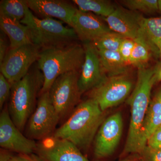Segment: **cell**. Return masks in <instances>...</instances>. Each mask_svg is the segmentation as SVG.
<instances>
[{
	"mask_svg": "<svg viewBox=\"0 0 161 161\" xmlns=\"http://www.w3.org/2000/svg\"><path fill=\"white\" fill-rule=\"evenodd\" d=\"M158 10L161 12V0H158Z\"/></svg>",
	"mask_w": 161,
	"mask_h": 161,
	"instance_id": "d590c367",
	"label": "cell"
},
{
	"mask_svg": "<svg viewBox=\"0 0 161 161\" xmlns=\"http://www.w3.org/2000/svg\"><path fill=\"white\" fill-rule=\"evenodd\" d=\"M151 53L146 45L135 41V46L130 57V65L136 67L138 69L146 68V64L150 60Z\"/></svg>",
	"mask_w": 161,
	"mask_h": 161,
	"instance_id": "cb8c5ba5",
	"label": "cell"
},
{
	"mask_svg": "<svg viewBox=\"0 0 161 161\" xmlns=\"http://www.w3.org/2000/svg\"><path fill=\"white\" fill-rule=\"evenodd\" d=\"M144 18L138 12L118 6L109 16L102 19L112 31L135 40Z\"/></svg>",
	"mask_w": 161,
	"mask_h": 161,
	"instance_id": "9a60e30c",
	"label": "cell"
},
{
	"mask_svg": "<svg viewBox=\"0 0 161 161\" xmlns=\"http://www.w3.org/2000/svg\"><path fill=\"white\" fill-rule=\"evenodd\" d=\"M31 158L32 161H46L41 157L38 156L35 154H32Z\"/></svg>",
	"mask_w": 161,
	"mask_h": 161,
	"instance_id": "836d02e7",
	"label": "cell"
},
{
	"mask_svg": "<svg viewBox=\"0 0 161 161\" xmlns=\"http://www.w3.org/2000/svg\"><path fill=\"white\" fill-rule=\"evenodd\" d=\"M135 41L143 43L152 53L158 55V46L161 43V17H144Z\"/></svg>",
	"mask_w": 161,
	"mask_h": 161,
	"instance_id": "e0dca14e",
	"label": "cell"
},
{
	"mask_svg": "<svg viewBox=\"0 0 161 161\" xmlns=\"http://www.w3.org/2000/svg\"><path fill=\"white\" fill-rule=\"evenodd\" d=\"M12 85L3 74H0V108L3 109L6 101L10 97Z\"/></svg>",
	"mask_w": 161,
	"mask_h": 161,
	"instance_id": "484cf974",
	"label": "cell"
},
{
	"mask_svg": "<svg viewBox=\"0 0 161 161\" xmlns=\"http://www.w3.org/2000/svg\"><path fill=\"white\" fill-rule=\"evenodd\" d=\"M75 109L53 136L69 141L79 149L86 150L106 119L105 112H103L98 103L91 98L79 103Z\"/></svg>",
	"mask_w": 161,
	"mask_h": 161,
	"instance_id": "6da1fadb",
	"label": "cell"
},
{
	"mask_svg": "<svg viewBox=\"0 0 161 161\" xmlns=\"http://www.w3.org/2000/svg\"><path fill=\"white\" fill-rule=\"evenodd\" d=\"M120 2L132 11L152 14L158 10V0H124Z\"/></svg>",
	"mask_w": 161,
	"mask_h": 161,
	"instance_id": "d4e9b609",
	"label": "cell"
},
{
	"mask_svg": "<svg viewBox=\"0 0 161 161\" xmlns=\"http://www.w3.org/2000/svg\"><path fill=\"white\" fill-rule=\"evenodd\" d=\"M84 48L85 57L78 81L81 94L98 86L108 77L103 67L98 50L93 43H84Z\"/></svg>",
	"mask_w": 161,
	"mask_h": 161,
	"instance_id": "7c38bea8",
	"label": "cell"
},
{
	"mask_svg": "<svg viewBox=\"0 0 161 161\" xmlns=\"http://www.w3.org/2000/svg\"><path fill=\"white\" fill-rule=\"evenodd\" d=\"M12 157L9 153L1 151L0 161H9Z\"/></svg>",
	"mask_w": 161,
	"mask_h": 161,
	"instance_id": "1f68e13d",
	"label": "cell"
},
{
	"mask_svg": "<svg viewBox=\"0 0 161 161\" xmlns=\"http://www.w3.org/2000/svg\"><path fill=\"white\" fill-rule=\"evenodd\" d=\"M30 10L44 18H56L71 26L77 9L69 3L59 0H26Z\"/></svg>",
	"mask_w": 161,
	"mask_h": 161,
	"instance_id": "2e32d148",
	"label": "cell"
},
{
	"mask_svg": "<svg viewBox=\"0 0 161 161\" xmlns=\"http://www.w3.org/2000/svg\"><path fill=\"white\" fill-rule=\"evenodd\" d=\"M85 57L84 47L74 43L41 50L37 61L38 66L44 77L41 93L48 92L60 75L81 70Z\"/></svg>",
	"mask_w": 161,
	"mask_h": 161,
	"instance_id": "3957f363",
	"label": "cell"
},
{
	"mask_svg": "<svg viewBox=\"0 0 161 161\" xmlns=\"http://www.w3.org/2000/svg\"><path fill=\"white\" fill-rule=\"evenodd\" d=\"M147 146L156 149H161V126L153 133L147 141Z\"/></svg>",
	"mask_w": 161,
	"mask_h": 161,
	"instance_id": "f1b7e54d",
	"label": "cell"
},
{
	"mask_svg": "<svg viewBox=\"0 0 161 161\" xmlns=\"http://www.w3.org/2000/svg\"><path fill=\"white\" fill-rule=\"evenodd\" d=\"M6 36L5 33L1 30L0 36V65L3 63L4 58L7 53L8 43L6 40Z\"/></svg>",
	"mask_w": 161,
	"mask_h": 161,
	"instance_id": "f546056e",
	"label": "cell"
},
{
	"mask_svg": "<svg viewBox=\"0 0 161 161\" xmlns=\"http://www.w3.org/2000/svg\"><path fill=\"white\" fill-rule=\"evenodd\" d=\"M41 157L47 161H89L72 142L53 136L37 144Z\"/></svg>",
	"mask_w": 161,
	"mask_h": 161,
	"instance_id": "4fadbf2b",
	"label": "cell"
},
{
	"mask_svg": "<svg viewBox=\"0 0 161 161\" xmlns=\"http://www.w3.org/2000/svg\"><path fill=\"white\" fill-rule=\"evenodd\" d=\"M123 129V121L120 112L106 118L94 139V154L97 158H104L114 153L120 140Z\"/></svg>",
	"mask_w": 161,
	"mask_h": 161,
	"instance_id": "30bf717a",
	"label": "cell"
},
{
	"mask_svg": "<svg viewBox=\"0 0 161 161\" xmlns=\"http://www.w3.org/2000/svg\"><path fill=\"white\" fill-rule=\"evenodd\" d=\"M153 78L154 84L161 81V61H159L153 68Z\"/></svg>",
	"mask_w": 161,
	"mask_h": 161,
	"instance_id": "4dcf8cb0",
	"label": "cell"
},
{
	"mask_svg": "<svg viewBox=\"0 0 161 161\" xmlns=\"http://www.w3.org/2000/svg\"><path fill=\"white\" fill-rule=\"evenodd\" d=\"M71 27L78 38L84 43H93L103 35L112 31L107 24L91 12L77 9L72 20Z\"/></svg>",
	"mask_w": 161,
	"mask_h": 161,
	"instance_id": "5bb4252c",
	"label": "cell"
},
{
	"mask_svg": "<svg viewBox=\"0 0 161 161\" xmlns=\"http://www.w3.org/2000/svg\"><path fill=\"white\" fill-rule=\"evenodd\" d=\"M104 70L108 76L128 74V66L119 52L98 50Z\"/></svg>",
	"mask_w": 161,
	"mask_h": 161,
	"instance_id": "ffe728a7",
	"label": "cell"
},
{
	"mask_svg": "<svg viewBox=\"0 0 161 161\" xmlns=\"http://www.w3.org/2000/svg\"><path fill=\"white\" fill-rule=\"evenodd\" d=\"M140 155L142 161H161V149H153L147 146Z\"/></svg>",
	"mask_w": 161,
	"mask_h": 161,
	"instance_id": "83f0119b",
	"label": "cell"
},
{
	"mask_svg": "<svg viewBox=\"0 0 161 161\" xmlns=\"http://www.w3.org/2000/svg\"><path fill=\"white\" fill-rule=\"evenodd\" d=\"M0 26L9 39L11 49L32 43L27 26L21 22L0 14Z\"/></svg>",
	"mask_w": 161,
	"mask_h": 161,
	"instance_id": "ac0fdd59",
	"label": "cell"
},
{
	"mask_svg": "<svg viewBox=\"0 0 161 161\" xmlns=\"http://www.w3.org/2000/svg\"><path fill=\"white\" fill-rule=\"evenodd\" d=\"M153 68L139 69L135 88L126 100L131 108V119L127 140L124 148L125 153L141 154L144 148L143 127L151 99V90L154 84Z\"/></svg>",
	"mask_w": 161,
	"mask_h": 161,
	"instance_id": "7a4b0ae2",
	"label": "cell"
},
{
	"mask_svg": "<svg viewBox=\"0 0 161 161\" xmlns=\"http://www.w3.org/2000/svg\"><path fill=\"white\" fill-rule=\"evenodd\" d=\"M158 56H160V58L161 59V43H160L158 46Z\"/></svg>",
	"mask_w": 161,
	"mask_h": 161,
	"instance_id": "e575fe53",
	"label": "cell"
},
{
	"mask_svg": "<svg viewBox=\"0 0 161 161\" xmlns=\"http://www.w3.org/2000/svg\"><path fill=\"white\" fill-rule=\"evenodd\" d=\"M43 82V74L37 64L32 66L24 78L12 85L8 112L21 131L34 112L38 93L41 92Z\"/></svg>",
	"mask_w": 161,
	"mask_h": 161,
	"instance_id": "277c9868",
	"label": "cell"
},
{
	"mask_svg": "<svg viewBox=\"0 0 161 161\" xmlns=\"http://www.w3.org/2000/svg\"><path fill=\"white\" fill-rule=\"evenodd\" d=\"M20 22L27 26L32 43L41 50L69 45L78 38L74 29L64 26L62 21L53 18L39 19L28 7Z\"/></svg>",
	"mask_w": 161,
	"mask_h": 161,
	"instance_id": "5b68a950",
	"label": "cell"
},
{
	"mask_svg": "<svg viewBox=\"0 0 161 161\" xmlns=\"http://www.w3.org/2000/svg\"><path fill=\"white\" fill-rule=\"evenodd\" d=\"M0 146L6 150L26 154H31L37 148L35 141L25 137L16 126L7 107L0 115Z\"/></svg>",
	"mask_w": 161,
	"mask_h": 161,
	"instance_id": "8fae6325",
	"label": "cell"
},
{
	"mask_svg": "<svg viewBox=\"0 0 161 161\" xmlns=\"http://www.w3.org/2000/svg\"><path fill=\"white\" fill-rule=\"evenodd\" d=\"M161 126V87L156 93L150 105L143 127L142 142L144 147L156 130Z\"/></svg>",
	"mask_w": 161,
	"mask_h": 161,
	"instance_id": "d6986e66",
	"label": "cell"
},
{
	"mask_svg": "<svg viewBox=\"0 0 161 161\" xmlns=\"http://www.w3.org/2000/svg\"><path fill=\"white\" fill-rule=\"evenodd\" d=\"M41 50L33 43L10 48L0 65L1 73L12 85L24 78L37 62Z\"/></svg>",
	"mask_w": 161,
	"mask_h": 161,
	"instance_id": "ba28073f",
	"label": "cell"
},
{
	"mask_svg": "<svg viewBox=\"0 0 161 161\" xmlns=\"http://www.w3.org/2000/svg\"><path fill=\"white\" fill-rule=\"evenodd\" d=\"M60 116L53 105L48 92L41 93L34 112L28 121L26 132L32 140H43L56 129Z\"/></svg>",
	"mask_w": 161,
	"mask_h": 161,
	"instance_id": "9c48e42d",
	"label": "cell"
},
{
	"mask_svg": "<svg viewBox=\"0 0 161 161\" xmlns=\"http://www.w3.org/2000/svg\"><path fill=\"white\" fill-rule=\"evenodd\" d=\"M9 161H32L31 158H29L25 157H13Z\"/></svg>",
	"mask_w": 161,
	"mask_h": 161,
	"instance_id": "d6a6232c",
	"label": "cell"
},
{
	"mask_svg": "<svg viewBox=\"0 0 161 161\" xmlns=\"http://www.w3.org/2000/svg\"><path fill=\"white\" fill-rule=\"evenodd\" d=\"M135 41L129 38H124L119 47V52L125 62L130 65L131 54L135 46Z\"/></svg>",
	"mask_w": 161,
	"mask_h": 161,
	"instance_id": "4316f807",
	"label": "cell"
},
{
	"mask_svg": "<svg viewBox=\"0 0 161 161\" xmlns=\"http://www.w3.org/2000/svg\"><path fill=\"white\" fill-rule=\"evenodd\" d=\"M80 71L65 73L58 77L48 91L52 104L60 118L75 109L81 94L78 87Z\"/></svg>",
	"mask_w": 161,
	"mask_h": 161,
	"instance_id": "8992f818",
	"label": "cell"
},
{
	"mask_svg": "<svg viewBox=\"0 0 161 161\" xmlns=\"http://www.w3.org/2000/svg\"><path fill=\"white\" fill-rule=\"evenodd\" d=\"M121 161H134L133 159L131 158H127Z\"/></svg>",
	"mask_w": 161,
	"mask_h": 161,
	"instance_id": "8d00e7d4",
	"label": "cell"
},
{
	"mask_svg": "<svg viewBox=\"0 0 161 161\" xmlns=\"http://www.w3.org/2000/svg\"><path fill=\"white\" fill-rule=\"evenodd\" d=\"M80 11L91 12L105 18L112 14L116 8L113 3L108 0H74Z\"/></svg>",
	"mask_w": 161,
	"mask_h": 161,
	"instance_id": "44dd1931",
	"label": "cell"
},
{
	"mask_svg": "<svg viewBox=\"0 0 161 161\" xmlns=\"http://www.w3.org/2000/svg\"><path fill=\"white\" fill-rule=\"evenodd\" d=\"M133 86L128 74L108 76L99 85L90 91L89 97L98 103L103 112H106L128 98Z\"/></svg>",
	"mask_w": 161,
	"mask_h": 161,
	"instance_id": "52a82bcc",
	"label": "cell"
},
{
	"mask_svg": "<svg viewBox=\"0 0 161 161\" xmlns=\"http://www.w3.org/2000/svg\"><path fill=\"white\" fill-rule=\"evenodd\" d=\"M124 38L122 35L112 31L103 35L93 43L98 50L119 52Z\"/></svg>",
	"mask_w": 161,
	"mask_h": 161,
	"instance_id": "603a6c76",
	"label": "cell"
},
{
	"mask_svg": "<svg viewBox=\"0 0 161 161\" xmlns=\"http://www.w3.org/2000/svg\"><path fill=\"white\" fill-rule=\"evenodd\" d=\"M27 7L26 0H3L0 3V14L20 22Z\"/></svg>",
	"mask_w": 161,
	"mask_h": 161,
	"instance_id": "7402d4cb",
	"label": "cell"
}]
</instances>
